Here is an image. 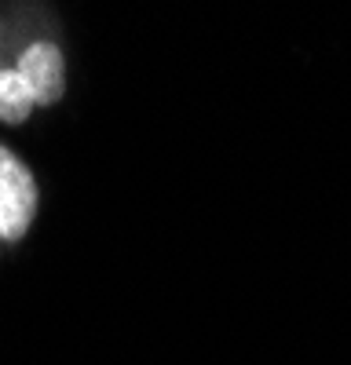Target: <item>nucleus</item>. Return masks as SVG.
Returning a JSON list of instances; mask_svg holds the SVG:
<instances>
[{
	"label": "nucleus",
	"instance_id": "f257e3e1",
	"mask_svg": "<svg viewBox=\"0 0 351 365\" xmlns=\"http://www.w3.org/2000/svg\"><path fill=\"white\" fill-rule=\"evenodd\" d=\"M37 179L29 165L0 143V241H22L37 220Z\"/></svg>",
	"mask_w": 351,
	"mask_h": 365
},
{
	"label": "nucleus",
	"instance_id": "f03ea898",
	"mask_svg": "<svg viewBox=\"0 0 351 365\" xmlns=\"http://www.w3.org/2000/svg\"><path fill=\"white\" fill-rule=\"evenodd\" d=\"M15 73L26 88V96L34 99V106H51V103L63 99V91H66V58L51 41L29 44L19 55Z\"/></svg>",
	"mask_w": 351,
	"mask_h": 365
},
{
	"label": "nucleus",
	"instance_id": "7ed1b4c3",
	"mask_svg": "<svg viewBox=\"0 0 351 365\" xmlns=\"http://www.w3.org/2000/svg\"><path fill=\"white\" fill-rule=\"evenodd\" d=\"M29 113H34V99L26 96L19 73L0 66V120L4 125H22Z\"/></svg>",
	"mask_w": 351,
	"mask_h": 365
}]
</instances>
